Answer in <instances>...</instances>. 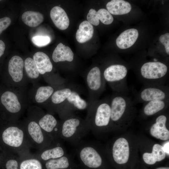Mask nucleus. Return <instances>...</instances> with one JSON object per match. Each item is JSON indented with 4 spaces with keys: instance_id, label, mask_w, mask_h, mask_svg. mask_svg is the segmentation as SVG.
Masks as SVG:
<instances>
[{
    "instance_id": "7ed1b4c3",
    "label": "nucleus",
    "mask_w": 169,
    "mask_h": 169,
    "mask_svg": "<svg viewBox=\"0 0 169 169\" xmlns=\"http://www.w3.org/2000/svg\"><path fill=\"white\" fill-rule=\"evenodd\" d=\"M110 129L132 121L135 113V105L128 95L114 92L110 98Z\"/></svg>"
},
{
    "instance_id": "423d86ee",
    "label": "nucleus",
    "mask_w": 169,
    "mask_h": 169,
    "mask_svg": "<svg viewBox=\"0 0 169 169\" xmlns=\"http://www.w3.org/2000/svg\"><path fill=\"white\" fill-rule=\"evenodd\" d=\"M128 69L123 64H112L102 71L103 77L114 92L128 95L130 90L127 83Z\"/></svg>"
},
{
    "instance_id": "7c9ffc66",
    "label": "nucleus",
    "mask_w": 169,
    "mask_h": 169,
    "mask_svg": "<svg viewBox=\"0 0 169 169\" xmlns=\"http://www.w3.org/2000/svg\"><path fill=\"white\" fill-rule=\"evenodd\" d=\"M67 154L64 148L59 145L48 148L41 155L42 159L45 161L60 157Z\"/></svg>"
},
{
    "instance_id": "bb28decb",
    "label": "nucleus",
    "mask_w": 169,
    "mask_h": 169,
    "mask_svg": "<svg viewBox=\"0 0 169 169\" xmlns=\"http://www.w3.org/2000/svg\"><path fill=\"white\" fill-rule=\"evenodd\" d=\"M94 32L92 25L88 21H84L80 24L76 34V38L79 43H85L92 37Z\"/></svg>"
},
{
    "instance_id": "cd10ccee",
    "label": "nucleus",
    "mask_w": 169,
    "mask_h": 169,
    "mask_svg": "<svg viewBox=\"0 0 169 169\" xmlns=\"http://www.w3.org/2000/svg\"><path fill=\"white\" fill-rule=\"evenodd\" d=\"M42 129L38 123L35 121H31L28 124V132L35 142L41 144L45 141L50 145L51 142L45 140V139L51 141L52 139L49 137H45Z\"/></svg>"
},
{
    "instance_id": "0eeeda50",
    "label": "nucleus",
    "mask_w": 169,
    "mask_h": 169,
    "mask_svg": "<svg viewBox=\"0 0 169 169\" xmlns=\"http://www.w3.org/2000/svg\"><path fill=\"white\" fill-rule=\"evenodd\" d=\"M24 61L18 55H14L9 60L8 71L13 88L25 90L28 80L24 73Z\"/></svg>"
},
{
    "instance_id": "72a5a7b5",
    "label": "nucleus",
    "mask_w": 169,
    "mask_h": 169,
    "mask_svg": "<svg viewBox=\"0 0 169 169\" xmlns=\"http://www.w3.org/2000/svg\"><path fill=\"white\" fill-rule=\"evenodd\" d=\"M159 41L165 47L166 53L169 54V33H166L161 35L159 37Z\"/></svg>"
},
{
    "instance_id": "2f4dec72",
    "label": "nucleus",
    "mask_w": 169,
    "mask_h": 169,
    "mask_svg": "<svg viewBox=\"0 0 169 169\" xmlns=\"http://www.w3.org/2000/svg\"><path fill=\"white\" fill-rule=\"evenodd\" d=\"M20 169H42V166L38 160L31 159L23 161L20 165Z\"/></svg>"
},
{
    "instance_id": "5701e85b",
    "label": "nucleus",
    "mask_w": 169,
    "mask_h": 169,
    "mask_svg": "<svg viewBox=\"0 0 169 169\" xmlns=\"http://www.w3.org/2000/svg\"><path fill=\"white\" fill-rule=\"evenodd\" d=\"M166 153L163 146L156 143L152 147L151 153L145 152L142 155L144 162L148 165H153L156 163L164 160L166 156Z\"/></svg>"
},
{
    "instance_id": "f704fd0d",
    "label": "nucleus",
    "mask_w": 169,
    "mask_h": 169,
    "mask_svg": "<svg viewBox=\"0 0 169 169\" xmlns=\"http://www.w3.org/2000/svg\"><path fill=\"white\" fill-rule=\"evenodd\" d=\"M11 19L8 17H5L0 19V34L10 25Z\"/></svg>"
},
{
    "instance_id": "a878e982",
    "label": "nucleus",
    "mask_w": 169,
    "mask_h": 169,
    "mask_svg": "<svg viewBox=\"0 0 169 169\" xmlns=\"http://www.w3.org/2000/svg\"><path fill=\"white\" fill-rule=\"evenodd\" d=\"M108 11L114 15L127 14L131 10V6L128 2L123 0H112L106 5Z\"/></svg>"
},
{
    "instance_id": "f3484780",
    "label": "nucleus",
    "mask_w": 169,
    "mask_h": 169,
    "mask_svg": "<svg viewBox=\"0 0 169 169\" xmlns=\"http://www.w3.org/2000/svg\"><path fill=\"white\" fill-rule=\"evenodd\" d=\"M169 99L157 100L144 103L141 110L142 116L150 117L158 114L166 110L168 107Z\"/></svg>"
},
{
    "instance_id": "4468645a",
    "label": "nucleus",
    "mask_w": 169,
    "mask_h": 169,
    "mask_svg": "<svg viewBox=\"0 0 169 169\" xmlns=\"http://www.w3.org/2000/svg\"><path fill=\"white\" fill-rule=\"evenodd\" d=\"M38 124L41 128L52 139L59 137L60 122L58 121L52 114H47L39 119Z\"/></svg>"
},
{
    "instance_id": "6e6552de",
    "label": "nucleus",
    "mask_w": 169,
    "mask_h": 169,
    "mask_svg": "<svg viewBox=\"0 0 169 169\" xmlns=\"http://www.w3.org/2000/svg\"><path fill=\"white\" fill-rule=\"evenodd\" d=\"M85 80L89 91V101L98 99L105 90L106 82L102 72L98 66H95L88 71Z\"/></svg>"
},
{
    "instance_id": "ea45409f",
    "label": "nucleus",
    "mask_w": 169,
    "mask_h": 169,
    "mask_svg": "<svg viewBox=\"0 0 169 169\" xmlns=\"http://www.w3.org/2000/svg\"><path fill=\"white\" fill-rule=\"evenodd\" d=\"M79 169H80V168Z\"/></svg>"
},
{
    "instance_id": "39448f33",
    "label": "nucleus",
    "mask_w": 169,
    "mask_h": 169,
    "mask_svg": "<svg viewBox=\"0 0 169 169\" xmlns=\"http://www.w3.org/2000/svg\"><path fill=\"white\" fill-rule=\"evenodd\" d=\"M167 66L161 62H146L141 66L136 77L144 85H165L168 76Z\"/></svg>"
},
{
    "instance_id": "f03ea898",
    "label": "nucleus",
    "mask_w": 169,
    "mask_h": 169,
    "mask_svg": "<svg viewBox=\"0 0 169 169\" xmlns=\"http://www.w3.org/2000/svg\"><path fill=\"white\" fill-rule=\"evenodd\" d=\"M74 146L80 169H107L103 152L96 143L82 140Z\"/></svg>"
},
{
    "instance_id": "9d476101",
    "label": "nucleus",
    "mask_w": 169,
    "mask_h": 169,
    "mask_svg": "<svg viewBox=\"0 0 169 169\" xmlns=\"http://www.w3.org/2000/svg\"><path fill=\"white\" fill-rule=\"evenodd\" d=\"M109 159L115 165L127 163L130 158V149L129 142L125 138L119 137L114 141L107 149Z\"/></svg>"
},
{
    "instance_id": "4c0bfd02",
    "label": "nucleus",
    "mask_w": 169,
    "mask_h": 169,
    "mask_svg": "<svg viewBox=\"0 0 169 169\" xmlns=\"http://www.w3.org/2000/svg\"><path fill=\"white\" fill-rule=\"evenodd\" d=\"M164 149L166 154L169 155V142L166 144L164 146H163Z\"/></svg>"
},
{
    "instance_id": "473e14b6",
    "label": "nucleus",
    "mask_w": 169,
    "mask_h": 169,
    "mask_svg": "<svg viewBox=\"0 0 169 169\" xmlns=\"http://www.w3.org/2000/svg\"><path fill=\"white\" fill-rule=\"evenodd\" d=\"M32 41L36 46L41 47L48 44L50 42L51 39L48 36H36L32 38Z\"/></svg>"
},
{
    "instance_id": "1a4fd4ad",
    "label": "nucleus",
    "mask_w": 169,
    "mask_h": 169,
    "mask_svg": "<svg viewBox=\"0 0 169 169\" xmlns=\"http://www.w3.org/2000/svg\"><path fill=\"white\" fill-rule=\"evenodd\" d=\"M25 90L13 88L4 92L2 94V104L9 112L14 114L20 112L27 102Z\"/></svg>"
},
{
    "instance_id": "a211bd4d",
    "label": "nucleus",
    "mask_w": 169,
    "mask_h": 169,
    "mask_svg": "<svg viewBox=\"0 0 169 169\" xmlns=\"http://www.w3.org/2000/svg\"><path fill=\"white\" fill-rule=\"evenodd\" d=\"M74 89L71 86H65L56 89L47 102L59 112L67 98Z\"/></svg>"
},
{
    "instance_id": "393cba45",
    "label": "nucleus",
    "mask_w": 169,
    "mask_h": 169,
    "mask_svg": "<svg viewBox=\"0 0 169 169\" xmlns=\"http://www.w3.org/2000/svg\"><path fill=\"white\" fill-rule=\"evenodd\" d=\"M52 59L55 63L65 61L71 62L74 59V54L69 47L65 46L60 43L54 50Z\"/></svg>"
},
{
    "instance_id": "aec40b11",
    "label": "nucleus",
    "mask_w": 169,
    "mask_h": 169,
    "mask_svg": "<svg viewBox=\"0 0 169 169\" xmlns=\"http://www.w3.org/2000/svg\"><path fill=\"white\" fill-rule=\"evenodd\" d=\"M138 30L135 28L127 29L117 38L116 43L118 48L121 49L128 48L132 46L138 36Z\"/></svg>"
},
{
    "instance_id": "2eb2a0df",
    "label": "nucleus",
    "mask_w": 169,
    "mask_h": 169,
    "mask_svg": "<svg viewBox=\"0 0 169 169\" xmlns=\"http://www.w3.org/2000/svg\"><path fill=\"white\" fill-rule=\"evenodd\" d=\"M46 169H79L72 155L67 154L58 158L49 160L45 164Z\"/></svg>"
},
{
    "instance_id": "e433bc0d",
    "label": "nucleus",
    "mask_w": 169,
    "mask_h": 169,
    "mask_svg": "<svg viewBox=\"0 0 169 169\" xmlns=\"http://www.w3.org/2000/svg\"><path fill=\"white\" fill-rule=\"evenodd\" d=\"M5 49V45L4 42L0 40V57L4 54Z\"/></svg>"
},
{
    "instance_id": "4be33fe9",
    "label": "nucleus",
    "mask_w": 169,
    "mask_h": 169,
    "mask_svg": "<svg viewBox=\"0 0 169 169\" xmlns=\"http://www.w3.org/2000/svg\"><path fill=\"white\" fill-rule=\"evenodd\" d=\"M33 59L40 75H44L52 72L53 65L46 54L42 52H37L33 55Z\"/></svg>"
},
{
    "instance_id": "b1692460",
    "label": "nucleus",
    "mask_w": 169,
    "mask_h": 169,
    "mask_svg": "<svg viewBox=\"0 0 169 169\" xmlns=\"http://www.w3.org/2000/svg\"><path fill=\"white\" fill-rule=\"evenodd\" d=\"M59 88L51 85L39 86L35 89L32 100L38 104L47 103L54 91Z\"/></svg>"
},
{
    "instance_id": "6ab92c4d",
    "label": "nucleus",
    "mask_w": 169,
    "mask_h": 169,
    "mask_svg": "<svg viewBox=\"0 0 169 169\" xmlns=\"http://www.w3.org/2000/svg\"><path fill=\"white\" fill-rule=\"evenodd\" d=\"M87 18L88 21L92 25L98 26L99 20L103 24L109 25L113 21V18L108 11L104 8H101L97 11L93 9H91L88 13Z\"/></svg>"
},
{
    "instance_id": "20e7f679",
    "label": "nucleus",
    "mask_w": 169,
    "mask_h": 169,
    "mask_svg": "<svg viewBox=\"0 0 169 169\" xmlns=\"http://www.w3.org/2000/svg\"><path fill=\"white\" fill-rule=\"evenodd\" d=\"M62 120L59 137L74 146L82 140L90 131L85 120L74 114Z\"/></svg>"
},
{
    "instance_id": "f8f14e48",
    "label": "nucleus",
    "mask_w": 169,
    "mask_h": 169,
    "mask_svg": "<svg viewBox=\"0 0 169 169\" xmlns=\"http://www.w3.org/2000/svg\"><path fill=\"white\" fill-rule=\"evenodd\" d=\"M89 102L83 99L79 92L74 89L60 108L59 112L62 119L73 114L76 110L87 109Z\"/></svg>"
},
{
    "instance_id": "c9c22d12",
    "label": "nucleus",
    "mask_w": 169,
    "mask_h": 169,
    "mask_svg": "<svg viewBox=\"0 0 169 169\" xmlns=\"http://www.w3.org/2000/svg\"><path fill=\"white\" fill-rule=\"evenodd\" d=\"M6 166L7 169H18V163L15 160H10L7 162Z\"/></svg>"
},
{
    "instance_id": "c756f323",
    "label": "nucleus",
    "mask_w": 169,
    "mask_h": 169,
    "mask_svg": "<svg viewBox=\"0 0 169 169\" xmlns=\"http://www.w3.org/2000/svg\"><path fill=\"white\" fill-rule=\"evenodd\" d=\"M23 22L27 26L34 27L41 24L44 20L43 15L39 12L33 11H27L22 16Z\"/></svg>"
},
{
    "instance_id": "f257e3e1",
    "label": "nucleus",
    "mask_w": 169,
    "mask_h": 169,
    "mask_svg": "<svg viewBox=\"0 0 169 169\" xmlns=\"http://www.w3.org/2000/svg\"><path fill=\"white\" fill-rule=\"evenodd\" d=\"M85 119L92 133L95 135L110 129L111 108L110 98L89 101Z\"/></svg>"
},
{
    "instance_id": "58836bf2",
    "label": "nucleus",
    "mask_w": 169,
    "mask_h": 169,
    "mask_svg": "<svg viewBox=\"0 0 169 169\" xmlns=\"http://www.w3.org/2000/svg\"><path fill=\"white\" fill-rule=\"evenodd\" d=\"M155 169H169V167L167 166H161L157 167Z\"/></svg>"
},
{
    "instance_id": "9b49d317",
    "label": "nucleus",
    "mask_w": 169,
    "mask_h": 169,
    "mask_svg": "<svg viewBox=\"0 0 169 169\" xmlns=\"http://www.w3.org/2000/svg\"><path fill=\"white\" fill-rule=\"evenodd\" d=\"M168 99L169 88L167 85H144L138 92L135 94L133 100L135 104Z\"/></svg>"
},
{
    "instance_id": "412c9836",
    "label": "nucleus",
    "mask_w": 169,
    "mask_h": 169,
    "mask_svg": "<svg viewBox=\"0 0 169 169\" xmlns=\"http://www.w3.org/2000/svg\"><path fill=\"white\" fill-rule=\"evenodd\" d=\"M50 16L55 25L59 29L64 30L68 27L69 18L62 8L58 6L54 7L50 11Z\"/></svg>"
},
{
    "instance_id": "c85d7f7f",
    "label": "nucleus",
    "mask_w": 169,
    "mask_h": 169,
    "mask_svg": "<svg viewBox=\"0 0 169 169\" xmlns=\"http://www.w3.org/2000/svg\"><path fill=\"white\" fill-rule=\"evenodd\" d=\"M24 68L26 75L28 80L35 86L40 78V74L33 58L28 57L24 62Z\"/></svg>"
},
{
    "instance_id": "ddd939ff",
    "label": "nucleus",
    "mask_w": 169,
    "mask_h": 169,
    "mask_svg": "<svg viewBox=\"0 0 169 169\" xmlns=\"http://www.w3.org/2000/svg\"><path fill=\"white\" fill-rule=\"evenodd\" d=\"M168 116L166 114L160 113L155 117L150 129L151 135L154 137L162 141L169 139V131L166 126Z\"/></svg>"
},
{
    "instance_id": "dca6fc26",
    "label": "nucleus",
    "mask_w": 169,
    "mask_h": 169,
    "mask_svg": "<svg viewBox=\"0 0 169 169\" xmlns=\"http://www.w3.org/2000/svg\"><path fill=\"white\" fill-rule=\"evenodd\" d=\"M23 138L24 133L23 131L15 126L8 127L2 134L3 142L7 145L14 147L20 146L23 143Z\"/></svg>"
}]
</instances>
